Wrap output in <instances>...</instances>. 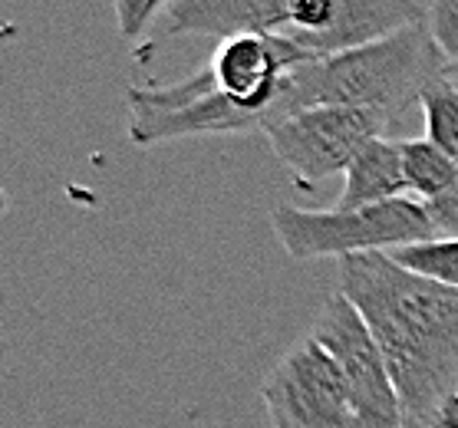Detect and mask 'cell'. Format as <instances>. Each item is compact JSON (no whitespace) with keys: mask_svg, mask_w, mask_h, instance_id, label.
<instances>
[{"mask_svg":"<svg viewBox=\"0 0 458 428\" xmlns=\"http://www.w3.org/2000/svg\"><path fill=\"white\" fill-rule=\"evenodd\" d=\"M336 290L383 349L406 428H432L458 392V287L399 267L389 254L336 261Z\"/></svg>","mask_w":458,"mask_h":428,"instance_id":"1","label":"cell"},{"mask_svg":"<svg viewBox=\"0 0 458 428\" xmlns=\"http://www.w3.org/2000/svg\"><path fill=\"white\" fill-rule=\"evenodd\" d=\"M448 70L452 66L438 53L428 21L412 23L386 40L293 66L267 122L313 105H360L399 122L412 103L419 105L422 89L448 76Z\"/></svg>","mask_w":458,"mask_h":428,"instance_id":"2","label":"cell"},{"mask_svg":"<svg viewBox=\"0 0 458 428\" xmlns=\"http://www.w3.org/2000/svg\"><path fill=\"white\" fill-rule=\"evenodd\" d=\"M271 224L293 261H323V257L344 261L353 254H393L409 244L438 238L432 214L416 198L330 211L281 205L274 208Z\"/></svg>","mask_w":458,"mask_h":428,"instance_id":"3","label":"cell"},{"mask_svg":"<svg viewBox=\"0 0 458 428\" xmlns=\"http://www.w3.org/2000/svg\"><path fill=\"white\" fill-rule=\"evenodd\" d=\"M393 119L360 105H313L260 129L274 155L301 178V185H317L323 178L350 168L360 148L386 136Z\"/></svg>","mask_w":458,"mask_h":428,"instance_id":"4","label":"cell"},{"mask_svg":"<svg viewBox=\"0 0 458 428\" xmlns=\"http://www.w3.org/2000/svg\"><path fill=\"white\" fill-rule=\"evenodd\" d=\"M310 336L334 356L350 386L353 425L350 428H406L393 376L383 349L353 303L334 290L310 326Z\"/></svg>","mask_w":458,"mask_h":428,"instance_id":"5","label":"cell"},{"mask_svg":"<svg viewBox=\"0 0 458 428\" xmlns=\"http://www.w3.org/2000/svg\"><path fill=\"white\" fill-rule=\"evenodd\" d=\"M129 105V138L136 146H162L191 136H238L254 132L260 122L241 113L215 89L208 70L191 73L172 86H132Z\"/></svg>","mask_w":458,"mask_h":428,"instance_id":"6","label":"cell"},{"mask_svg":"<svg viewBox=\"0 0 458 428\" xmlns=\"http://www.w3.org/2000/svg\"><path fill=\"white\" fill-rule=\"evenodd\" d=\"M274 428H350L353 402L340 363L310 333L284 356L260 386Z\"/></svg>","mask_w":458,"mask_h":428,"instance_id":"7","label":"cell"},{"mask_svg":"<svg viewBox=\"0 0 458 428\" xmlns=\"http://www.w3.org/2000/svg\"><path fill=\"white\" fill-rule=\"evenodd\" d=\"M307 60L310 56L281 33H238L218 40L208 73L215 80V89L234 109L254 115L264 129L284 93L287 73Z\"/></svg>","mask_w":458,"mask_h":428,"instance_id":"8","label":"cell"},{"mask_svg":"<svg viewBox=\"0 0 458 428\" xmlns=\"http://www.w3.org/2000/svg\"><path fill=\"white\" fill-rule=\"evenodd\" d=\"M291 23V0H172L168 33L228 40L238 33H284Z\"/></svg>","mask_w":458,"mask_h":428,"instance_id":"9","label":"cell"},{"mask_svg":"<svg viewBox=\"0 0 458 428\" xmlns=\"http://www.w3.org/2000/svg\"><path fill=\"white\" fill-rule=\"evenodd\" d=\"M346 185L340 191L336 208H369L383 201L406 198V175H403V138H373L360 148V155L344 172Z\"/></svg>","mask_w":458,"mask_h":428,"instance_id":"10","label":"cell"},{"mask_svg":"<svg viewBox=\"0 0 458 428\" xmlns=\"http://www.w3.org/2000/svg\"><path fill=\"white\" fill-rule=\"evenodd\" d=\"M403 175H406L409 195L422 205L445 195L458 178V165L432 146L426 136L422 138H403Z\"/></svg>","mask_w":458,"mask_h":428,"instance_id":"11","label":"cell"},{"mask_svg":"<svg viewBox=\"0 0 458 428\" xmlns=\"http://www.w3.org/2000/svg\"><path fill=\"white\" fill-rule=\"evenodd\" d=\"M426 138L438 146L458 165V83L452 76H442L419 96Z\"/></svg>","mask_w":458,"mask_h":428,"instance_id":"12","label":"cell"},{"mask_svg":"<svg viewBox=\"0 0 458 428\" xmlns=\"http://www.w3.org/2000/svg\"><path fill=\"white\" fill-rule=\"evenodd\" d=\"M399 267L412 273H422L428 281H438L445 287H458V238H432L422 244H409L389 254Z\"/></svg>","mask_w":458,"mask_h":428,"instance_id":"13","label":"cell"},{"mask_svg":"<svg viewBox=\"0 0 458 428\" xmlns=\"http://www.w3.org/2000/svg\"><path fill=\"white\" fill-rule=\"evenodd\" d=\"M428 30L445 63L458 73V0H432L428 7Z\"/></svg>","mask_w":458,"mask_h":428,"instance_id":"14","label":"cell"},{"mask_svg":"<svg viewBox=\"0 0 458 428\" xmlns=\"http://www.w3.org/2000/svg\"><path fill=\"white\" fill-rule=\"evenodd\" d=\"M115 4V27L119 37L129 43H136L146 37V30L152 27V21L158 17V11L165 7L168 0H113Z\"/></svg>","mask_w":458,"mask_h":428,"instance_id":"15","label":"cell"},{"mask_svg":"<svg viewBox=\"0 0 458 428\" xmlns=\"http://www.w3.org/2000/svg\"><path fill=\"white\" fill-rule=\"evenodd\" d=\"M426 208H428V214H432V224H436L438 238H458V178L445 195H438L436 201H428Z\"/></svg>","mask_w":458,"mask_h":428,"instance_id":"16","label":"cell"},{"mask_svg":"<svg viewBox=\"0 0 458 428\" xmlns=\"http://www.w3.org/2000/svg\"><path fill=\"white\" fill-rule=\"evenodd\" d=\"M432 428H458V392L442 402V408H438V415H436V422H432Z\"/></svg>","mask_w":458,"mask_h":428,"instance_id":"17","label":"cell"},{"mask_svg":"<svg viewBox=\"0 0 458 428\" xmlns=\"http://www.w3.org/2000/svg\"><path fill=\"white\" fill-rule=\"evenodd\" d=\"M4 208H7V198H4V191H0V214H4Z\"/></svg>","mask_w":458,"mask_h":428,"instance_id":"18","label":"cell"}]
</instances>
